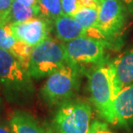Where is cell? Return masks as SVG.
<instances>
[{"mask_svg":"<svg viewBox=\"0 0 133 133\" xmlns=\"http://www.w3.org/2000/svg\"><path fill=\"white\" fill-rule=\"evenodd\" d=\"M0 87L8 102L21 105L32 92L28 70L7 50L0 49Z\"/></svg>","mask_w":133,"mask_h":133,"instance_id":"obj_1","label":"cell"},{"mask_svg":"<svg viewBox=\"0 0 133 133\" xmlns=\"http://www.w3.org/2000/svg\"><path fill=\"white\" fill-rule=\"evenodd\" d=\"M66 63L63 42L48 37L33 48L28 72L32 78L42 79L49 76Z\"/></svg>","mask_w":133,"mask_h":133,"instance_id":"obj_2","label":"cell"},{"mask_svg":"<svg viewBox=\"0 0 133 133\" xmlns=\"http://www.w3.org/2000/svg\"><path fill=\"white\" fill-rule=\"evenodd\" d=\"M54 123L57 133H90L91 106L84 101H66L58 109Z\"/></svg>","mask_w":133,"mask_h":133,"instance_id":"obj_3","label":"cell"},{"mask_svg":"<svg viewBox=\"0 0 133 133\" xmlns=\"http://www.w3.org/2000/svg\"><path fill=\"white\" fill-rule=\"evenodd\" d=\"M89 91L92 101L101 117L117 124L113 111L112 86L108 66H99L89 74Z\"/></svg>","mask_w":133,"mask_h":133,"instance_id":"obj_4","label":"cell"},{"mask_svg":"<svg viewBox=\"0 0 133 133\" xmlns=\"http://www.w3.org/2000/svg\"><path fill=\"white\" fill-rule=\"evenodd\" d=\"M77 66L66 63L50 74L41 90L43 99L50 105L68 101L77 88Z\"/></svg>","mask_w":133,"mask_h":133,"instance_id":"obj_5","label":"cell"},{"mask_svg":"<svg viewBox=\"0 0 133 133\" xmlns=\"http://www.w3.org/2000/svg\"><path fill=\"white\" fill-rule=\"evenodd\" d=\"M68 63L74 66L99 64L104 58L105 43L100 39L81 36L63 42Z\"/></svg>","mask_w":133,"mask_h":133,"instance_id":"obj_6","label":"cell"},{"mask_svg":"<svg viewBox=\"0 0 133 133\" xmlns=\"http://www.w3.org/2000/svg\"><path fill=\"white\" fill-rule=\"evenodd\" d=\"M49 21L42 17H36L24 22L10 23V28L17 41L35 47L49 37Z\"/></svg>","mask_w":133,"mask_h":133,"instance_id":"obj_7","label":"cell"},{"mask_svg":"<svg viewBox=\"0 0 133 133\" xmlns=\"http://www.w3.org/2000/svg\"><path fill=\"white\" fill-rule=\"evenodd\" d=\"M113 99L133 83V49L121 54L108 65Z\"/></svg>","mask_w":133,"mask_h":133,"instance_id":"obj_8","label":"cell"},{"mask_svg":"<svg viewBox=\"0 0 133 133\" xmlns=\"http://www.w3.org/2000/svg\"><path fill=\"white\" fill-rule=\"evenodd\" d=\"M98 29L104 36L113 34L123 22V11L118 0H99Z\"/></svg>","mask_w":133,"mask_h":133,"instance_id":"obj_9","label":"cell"},{"mask_svg":"<svg viewBox=\"0 0 133 133\" xmlns=\"http://www.w3.org/2000/svg\"><path fill=\"white\" fill-rule=\"evenodd\" d=\"M113 111L117 124L128 126L133 124V83L115 97Z\"/></svg>","mask_w":133,"mask_h":133,"instance_id":"obj_10","label":"cell"},{"mask_svg":"<svg viewBox=\"0 0 133 133\" xmlns=\"http://www.w3.org/2000/svg\"><path fill=\"white\" fill-rule=\"evenodd\" d=\"M56 37L62 42H68L81 36H88V32L72 17L62 14L55 20Z\"/></svg>","mask_w":133,"mask_h":133,"instance_id":"obj_11","label":"cell"},{"mask_svg":"<svg viewBox=\"0 0 133 133\" xmlns=\"http://www.w3.org/2000/svg\"><path fill=\"white\" fill-rule=\"evenodd\" d=\"M10 127L13 133H47L32 115L22 110L13 111Z\"/></svg>","mask_w":133,"mask_h":133,"instance_id":"obj_12","label":"cell"},{"mask_svg":"<svg viewBox=\"0 0 133 133\" xmlns=\"http://www.w3.org/2000/svg\"><path fill=\"white\" fill-rule=\"evenodd\" d=\"M73 17L81 24V27H83L88 32V36L97 39L105 37V36L98 29L99 11L96 8H79L74 13Z\"/></svg>","mask_w":133,"mask_h":133,"instance_id":"obj_13","label":"cell"},{"mask_svg":"<svg viewBox=\"0 0 133 133\" xmlns=\"http://www.w3.org/2000/svg\"><path fill=\"white\" fill-rule=\"evenodd\" d=\"M40 15L38 6H28L23 4L16 0H12V4L10 10L3 19L2 22L5 23H20L30 20L31 18L38 17Z\"/></svg>","mask_w":133,"mask_h":133,"instance_id":"obj_14","label":"cell"},{"mask_svg":"<svg viewBox=\"0 0 133 133\" xmlns=\"http://www.w3.org/2000/svg\"><path fill=\"white\" fill-rule=\"evenodd\" d=\"M41 17L48 20H55L63 14L62 0H38Z\"/></svg>","mask_w":133,"mask_h":133,"instance_id":"obj_15","label":"cell"},{"mask_svg":"<svg viewBox=\"0 0 133 133\" xmlns=\"http://www.w3.org/2000/svg\"><path fill=\"white\" fill-rule=\"evenodd\" d=\"M20 44L10 30V24L0 22V49H4L14 55Z\"/></svg>","mask_w":133,"mask_h":133,"instance_id":"obj_16","label":"cell"},{"mask_svg":"<svg viewBox=\"0 0 133 133\" xmlns=\"http://www.w3.org/2000/svg\"><path fill=\"white\" fill-rule=\"evenodd\" d=\"M62 6L63 14L73 17L79 9V0H62Z\"/></svg>","mask_w":133,"mask_h":133,"instance_id":"obj_17","label":"cell"},{"mask_svg":"<svg viewBox=\"0 0 133 133\" xmlns=\"http://www.w3.org/2000/svg\"><path fill=\"white\" fill-rule=\"evenodd\" d=\"M90 133H114L108 128L107 124L102 122L94 121L92 124Z\"/></svg>","mask_w":133,"mask_h":133,"instance_id":"obj_18","label":"cell"},{"mask_svg":"<svg viewBox=\"0 0 133 133\" xmlns=\"http://www.w3.org/2000/svg\"><path fill=\"white\" fill-rule=\"evenodd\" d=\"M12 0H0V22H2L10 9Z\"/></svg>","mask_w":133,"mask_h":133,"instance_id":"obj_19","label":"cell"},{"mask_svg":"<svg viewBox=\"0 0 133 133\" xmlns=\"http://www.w3.org/2000/svg\"><path fill=\"white\" fill-rule=\"evenodd\" d=\"M99 0H79V7H88L99 9Z\"/></svg>","mask_w":133,"mask_h":133,"instance_id":"obj_20","label":"cell"},{"mask_svg":"<svg viewBox=\"0 0 133 133\" xmlns=\"http://www.w3.org/2000/svg\"><path fill=\"white\" fill-rule=\"evenodd\" d=\"M16 1H18L21 4L28 5V6L36 7L38 5V0H16Z\"/></svg>","mask_w":133,"mask_h":133,"instance_id":"obj_21","label":"cell"},{"mask_svg":"<svg viewBox=\"0 0 133 133\" xmlns=\"http://www.w3.org/2000/svg\"><path fill=\"white\" fill-rule=\"evenodd\" d=\"M0 133H13L11 129H10V125L8 126L4 123L0 122Z\"/></svg>","mask_w":133,"mask_h":133,"instance_id":"obj_22","label":"cell"},{"mask_svg":"<svg viewBox=\"0 0 133 133\" xmlns=\"http://www.w3.org/2000/svg\"><path fill=\"white\" fill-rule=\"evenodd\" d=\"M124 2L126 3V4H133V0H124Z\"/></svg>","mask_w":133,"mask_h":133,"instance_id":"obj_23","label":"cell"},{"mask_svg":"<svg viewBox=\"0 0 133 133\" xmlns=\"http://www.w3.org/2000/svg\"><path fill=\"white\" fill-rule=\"evenodd\" d=\"M2 105V98H1V87H0V105Z\"/></svg>","mask_w":133,"mask_h":133,"instance_id":"obj_24","label":"cell"}]
</instances>
